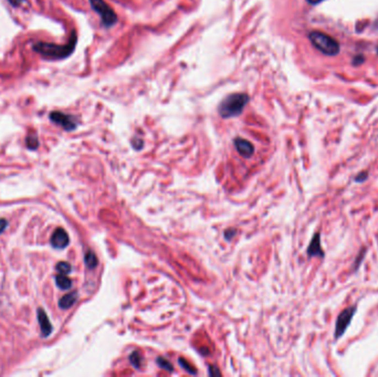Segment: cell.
<instances>
[{"mask_svg": "<svg viewBox=\"0 0 378 377\" xmlns=\"http://www.w3.org/2000/svg\"><path fill=\"white\" fill-rule=\"evenodd\" d=\"M77 33L73 31L70 40L65 45H56V43L50 42H37L33 45V50L35 52L41 54L42 57L51 60H61L65 59L72 54L77 46Z\"/></svg>", "mask_w": 378, "mask_h": 377, "instance_id": "6da1fadb", "label": "cell"}, {"mask_svg": "<svg viewBox=\"0 0 378 377\" xmlns=\"http://www.w3.org/2000/svg\"><path fill=\"white\" fill-rule=\"evenodd\" d=\"M38 320H39V323H40L42 336L45 337L49 336L51 334V332H52V325H51L46 312L41 309L38 310Z\"/></svg>", "mask_w": 378, "mask_h": 377, "instance_id": "30bf717a", "label": "cell"}, {"mask_svg": "<svg viewBox=\"0 0 378 377\" xmlns=\"http://www.w3.org/2000/svg\"><path fill=\"white\" fill-rule=\"evenodd\" d=\"M84 261L86 267H88L89 269H94L97 266V258L92 251H88V252L85 253Z\"/></svg>", "mask_w": 378, "mask_h": 377, "instance_id": "4fadbf2b", "label": "cell"}, {"mask_svg": "<svg viewBox=\"0 0 378 377\" xmlns=\"http://www.w3.org/2000/svg\"><path fill=\"white\" fill-rule=\"evenodd\" d=\"M356 312L355 306H350V308L345 309L344 311H342L340 315L337 317L336 321V327H335V337L338 339L344 334L346 329L349 327L350 321H352L354 314Z\"/></svg>", "mask_w": 378, "mask_h": 377, "instance_id": "8992f818", "label": "cell"}, {"mask_svg": "<svg viewBox=\"0 0 378 377\" xmlns=\"http://www.w3.org/2000/svg\"><path fill=\"white\" fill-rule=\"evenodd\" d=\"M77 300H78V293L76 291L70 292L68 294H65V296L63 297L60 301H59V306H60V308L63 310L70 309L71 306L76 303Z\"/></svg>", "mask_w": 378, "mask_h": 377, "instance_id": "8fae6325", "label": "cell"}, {"mask_svg": "<svg viewBox=\"0 0 378 377\" xmlns=\"http://www.w3.org/2000/svg\"><path fill=\"white\" fill-rule=\"evenodd\" d=\"M306 1H308L310 5L315 6V5H318V3H321L323 0H306Z\"/></svg>", "mask_w": 378, "mask_h": 377, "instance_id": "603a6c76", "label": "cell"}, {"mask_svg": "<svg viewBox=\"0 0 378 377\" xmlns=\"http://www.w3.org/2000/svg\"><path fill=\"white\" fill-rule=\"evenodd\" d=\"M308 254L309 257H323L324 256V252H323V249L321 247V237L320 234H315L312 240H311V243L308 248Z\"/></svg>", "mask_w": 378, "mask_h": 377, "instance_id": "9c48e42d", "label": "cell"}, {"mask_svg": "<svg viewBox=\"0 0 378 377\" xmlns=\"http://www.w3.org/2000/svg\"><path fill=\"white\" fill-rule=\"evenodd\" d=\"M72 270V267L68 262H59L57 265V271L61 274H69Z\"/></svg>", "mask_w": 378, "mask_h": 377, "instance_id": "5bb4252c", "label": "cell"}, {"mask_svg": "<svg viewBox=\"0 0 378 377\" xmlns=\"http://www.w3.org/2000/svg\"><path fill=\"white\" fill-rule=\"evenodd\" d=\"M250 97L246 93H232L224 97L219 104L218 112L223 119L239 116L245 110L246 105L249 103Z\"/></svg>", "mask_w": 378, "mask_h": 377, "instance_id": "7a4b0ae2", "label": "cell"}, {"mask_svg": "<svg viewBox=\"0 0 378 377\" xmlns=\"http://www.w3.org/2000/svg\"><path fill=\"white\" fill-rule=\"evenodd\" d=\"M27 146H28L29 150H35L39 145V141L35 135H29L26 140Z\"/></svg>", "mask_w": 378, "mask_h": 377, "instance_id": "9a60e30c", "label": "cell"}, {"mask_svg": "<svg viewBox=\"0 0 378 377\" xmlns=\"http://www.w3.org/2000/svg\"><path fill=\"white\" fill-rule=\"evenodd\" d=\"M178 362H179V365H182L184 370H186L187 372L190 373V374H194V375L196 374V371H195V370H192V367H191L190 365H189L184 359H179Z\"/></svg>", "mask_w": 378, "mask_h": 377, "instance_id": "ac0fdd59", "label": "cell"}, {"mask_svg": "<svg viewBox=\"0 0 378 377\" xmlns=\"http://www.w3.org/2000/svg\"><path fill=\"white\" fill-rule=\"evenodd\" d=\"M8 2H9L13 7H19L21 3L25 2V0H8Z\"/></svg>", "mask_w": 378, "mask_h": 377, "instance_id": "d6986e66", "label": "cell"}, {"mask_svg": "<svg viewBox=\"0 0 378 377\" xmlns=\"http://www.w3.org/2000/svg\"><path fill=\"white\" fill-rule=\"evenodd\" d=\"M235 146L236 150L238 151V153L241 156L245 157V158H249L254 153V146L252 145L249 141H247L245 139H240V137H237L235 140Z\"/></svg>", "mask_w": 378, "mask_h": 377, "instance_id": "ba28073f", "label": "cell"}, {"mask_svg": "<svg viewBox=\"0 0 378 377\" xmlns=\"http://www.w3.org/2000/svg\"><path fill=\"white\" fill-rule=\"evenodd\" d=\"M7 225H8V222H7L6 219H0V234L5 231V229L7 228Z\"/></svg>", "mask_w": 378, "mask_h": 377, "instance_id": "ffe728a7", "label": "cell"}, {"mask_svg": "<svg viewBox=\"0 0 378 377\" xmlns=\"http://www.w3.org/2000/svg\"><path fill=\"white\" fill-rule=\"evenodd\" d=\"M90 5L97 15H100L102 25L105 28H111L117 22V16L112 7H110L104 0H90Z\"/></svg>", "mask_w": 378, "mask_h": 377, "instance_id": "277c9868", "label": "cell"}, {"mask_svg": "<svg viewBox=\"0 0 378 377\" xmlns=\"http://www.w3.org/2000/svg\"><path fill=\"white\" fill-rule=\"evenodd\" d=\"M235 234H236V231L234 229H230V230H227L226 233H224V236H226V238L228 239V240H230L232 237H235L234 236Z\"/></svg>", "mask_w": 378, "mask_h": 377, "instance_id": "44dd1931", "label": "cell"}, {"mask_svg": "<svg viewBox=\"0 0 378 377\" xmlns=\"http://www.w3.org/2000/svg\"><path fill=\"white\" fill-rule=\"evenodd\" d=\"M309 39L314 48H316L320 52L325 56H336L340 52V43L329 34L321 31H312L309 33Z\"/></svg>", "mask_w": 378, "mask_h": 377, "instance_id": "3957f363", "label": "cell"}, {"mask_svg": "<svg viewBox=\"0 0 378 377\" xmlns=\"http://www.w3.org/2000/svg\"><path fill=\"white\" fill-rule=\"evenodd\" d=\"M50 242H51V245H52L53 248L63 249V248H65V247H68L70 239H69L68 234H66V231L64 229H62V228H58V229H56V231L53 233L52 237H51Z\"/></svg>", "mask_w": 378, "mask_h": 377, "instance_id": "52a82bcc", "label": "cell"}, {"mask_svg": "<svg viewBox=\"0 0 378 377\" xmlns=\"http://www.w3.org/2000/svg\"><path fill=\"white\" fill-rule=\"evenodd\" d=\"M157 364H158L161 368H164L165 371H168V372L174 371L173 365L165 359H161V357H158V359H157Z\"/></svg>", "mask_w": 378, "mask_h": 377, "instance_id": "2e32d148", "label": "cell"}, {"mask_svg": "<svg viewBox=\"0 0 378 377\" xmlns=\"http://www.w3.org/2000/svg\"><path fill=\"white\" fill-rule=\"evenodd\" d=\"M366 178H367V175H366V173H362L360 176H357L356 180H357V182H361V180H362V182H363V180H365Z\"/></svg>", "mask_w": 378, "mask_h": 377, "instance_id": "7402d4cb", "label": "cell"}, {"mask_svg": "<svg viewBox=\"0 0 378 377\" xmlns=\"http://www.w3.org/2000/svg\"><path fill=\"white\" fill-rule=\"evenodd\" d=\"M56 283L61 290H69L72 286V281L66 277V274H59L56 278Z\"/></svg>", "mask_w": 378, "mask_h": 377, "instance_id": "7c38bea8", "label": "cell"}, {"mask_svg": "<svg viewBox=\"0 0 378 377\" xmlns=\"http://www.w3.org/2000/svg\"><path fill=\"white\" fill-rule=\"evenodd\" d=\"M129 360H131V363L135 366L136 368H140L141 367V354L139 352H134L133 354L129 356Z\"/></svg>", "mask_w": 378, "mask_h": 377, "instance_id": "e0dca14e", "label": "cell"}, {"mask_svg": "<svg viewBox=\"0 0 378 377\" xmlns=\"http://www.w3.org/2000/svg\"><path fill=\"white\" fill-rule=\"evenodd\" d=\"M50 120L58 125H60L65 131H73L78 127V120L76 116L69 115V114H64L62 112L54 111L50 113Z\"/></svg>", "mask_w": 378, "mask_h": 377, "instance_id": "5b68a950", "label": "cell"}]
</instances>
